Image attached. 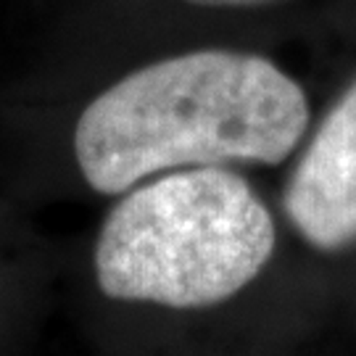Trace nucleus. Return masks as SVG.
<instances>
[{"mask_svg": "<svg viewBox=\"0 0 356 356\" xmlns=\"http://www.w3.org/2000/svg\"><path fill=\"white\" fill-rule=\"evenodd\" d=\"M306 127V92L269 58L193 51L103 90L76 122L74 156L92 191L119 195L179 166H275Z\"/></svg>", "mask_w": 356, "mask_h": 356, "instance_id": "1", "label": "nucleus"}, {"mask_svg": "<svg viewBox=\"0 0 356 356\" xmlns=\"http://www.w3.org/2000/svg\"><path fill=\"white\" fill-rule=\"evenodd\" d=\"M275 219L227 169L175 172L124 195L95 245L108 298L204 309L243 291L275 254Z\"/></svg>", "mask_w": 356, "mask_h": 356, "instance_id": "2", "label": "nucleus"}, {"mask_svg": "<svg viewBox=\"0 0 356 356\" xmlns=\"http://www.w3.org/2000/svg\"><path fill=\"white\" fill-rule=\"evenodd\" d=\"M282 204L296 232L319 251L356 243V82L319 124Z\"/></svg>", "mask_w": 356, "mask_h": 356, "instance_id": "3", "label": "nucleus"}, {"mask_svg": "<svg viewBox=\"0 0 356 356\" xmlns=\"http://www.w3.org/2000/svg\"><path fill=\"white\" fill-rule=\"evenodd\" d=\"M193 6H204V8H259V6H272L282 0H185Z\"/></svg>", "mask_w": 356, "mask_h": 356, "instance_id": "4", "label": "nucleus"}]
</instances>
